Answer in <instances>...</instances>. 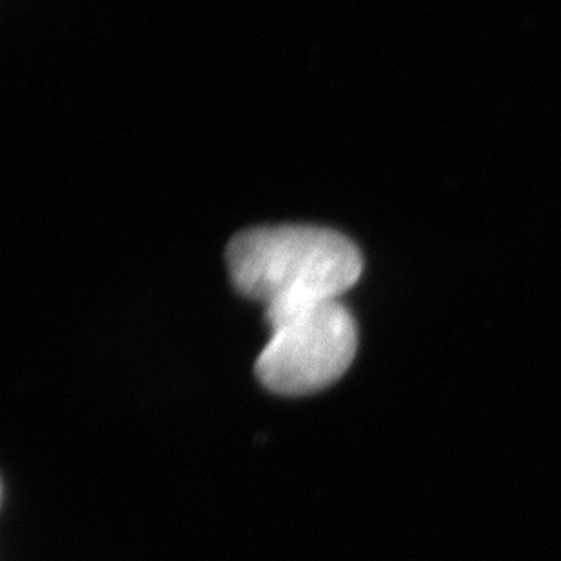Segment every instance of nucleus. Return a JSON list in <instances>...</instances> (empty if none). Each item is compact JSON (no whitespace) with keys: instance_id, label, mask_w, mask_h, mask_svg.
<instances>
[{"instance_id":"obj_1","label":"nucleus","mask_w":561,"mask_h":561,"mask_svg":"<svg viewBox=\"0 0 561 561\" xmlns=\"http://www.w3.org/2000/svg\"><path fill=\"white\" fill-rule=\"evenodd\" d=\"M234 287L265 309L339 300L362 275V254L333 229L273 226L237 234L226 253Z\"/></svg>"},{"instance_id":"obj_2","label":"nucleus","mask_w":561,"mask_h":561,"mask_svg":"<svg viewBox=\"0 0 561 561\" xmlns=\"http://www.w3.org/2000/svg\"><path fill=\"white\" fill-rule=\"evenodd\" d=\"M271 339L256 360L270 391L304 397L333 386L358 347L356 323L340 300L265 309Z\"/></svg>"}]
</instances>
